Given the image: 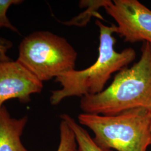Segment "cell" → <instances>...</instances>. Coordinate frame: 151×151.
<instances>
[{"label": "cell", "mask_w": 151, "mask_h": 151, "mask_svg": "<svg viewBox=\"0 0 151 151\" xmlns=\"http://www.w3.org/2000/svg\"><path fill=\"white\" fill-rule=\"evenodd\" d=\"M139 60L119 71L99 93L81 97L83 113L114 115L138 108H151V44L143 42Z\"/></svg>", "instance_id": "cell-1"}, {"label": "cell", "mask_w": 151, "mask_h": 151, "mask_svg": "<svg viewBox=\"0 0 151 151\" xmlns=\"http://www.w3.org/2000/svg\"><path fill=\"white\" fill-rule=\"evenodd\" d=\"M99 29L100 44L96 62L86 69L70 70L55 78L62 88L52 91L50 103L57 105L65 98L82 97L99 93L114 72L120 71L136 58V52L128 48L118 52L114 49L116 25L107 26L100 20L95 22Z\"/></svg>", "instance_id": "cell-2"}, {"label": "cell", "mask_w": 151, "mask_h": 151, "mask_svg": "<svg viewBox=\"0 0 151 151\" xmlns=\"http://www.w3.org/2000/svg\"><path fill=\"white\" fill-rule=\"evenodd\" d=\"M78 120L91 130L93 139L103 148L147 151L151 145L149 109L135 108L114 115L80 114Z\"/></svg>", "instance_id": "cell-3"}, {"label": "cell", "mask_w": 151, "mask_h": 151, "mask_svg": "<svg viewBox=\"0 0 151 151\" xmlns=\"http://www.w3.org/2000/svg\"><path fill=\"white\" fill-rule=\"evenodd\" d=\"M77 58V52L65 38L39 31L22 40L17 60L43 82L75 70Z\"/></svg>", "instance_id": "cell-4"}, {"label": "cell", "mask_w": 151, "mask_h": 151, "mask_svg": "<svg viewBox=\"0 0 151 151\" xmlns=\"http://www.w3.org/2000/svg\"><path fill=\"white\" fill-rule=\"evenodd\" d=\"M116 22L115 33L124 42L151 44V10L137 0H106L103 7Z\"/></svg>", "instance_id": "cell-5"}, {"label": "cell", "mask_w": 151, "mask_h": 151, "mask_svg": "<svg viewBox=\"0 0 151 151\" xmlns=\"http://www.w3.org/2000/svg\"><path fill=\"white\" fill-rule=\"evenodd\" d=\"M43 88V82L18 60L0 61V108L12 99L29 103Z\"/></svg>", "instance_id": "cell-6"}, {"label": "cell", "mask_w": 151, "mask_h": 151, "mask_svg": "<svg viewBox=\"0 0 151 151\" xmlns=\"http://www.w3.org/2000/svg\"><path fill=\"white\" fill-rule=\"evenodd\" d=\"M27 120V116L12 118L4 105L0 108V151H29L21 140Z\"/></svg>", "instance_id": "cell-7"}, {"label": "cell", "mask_w": 151, "mask_h": 151, "mask_svg": "<svg viewBox=\"0 0 151 151\" xmlns=\"http://www.w3.org/2000/svg\"><path fill=\"white\" fill-rule=\"evenodd\" d=\"M60 118L65 120L75 134L77 145L76 151H111L97 145L86 130L83 128L69 115L63 114L60 115Z\"/></svg>", "instance_id": "cell-8"}, {"label": "cell", "mask_w": 151, "mask_h": 151, "mask_svg": "<svg viewBox=\"0 0 151 151\" xmlns=\"http://www.w3.org/2000/svg\"><path fill=\"white\" fill-rule=\"evenodd\" d=\"M60 143L57 151H76L75 135L69 125L61 119L60 125Z\"/></svg>", "instance_id": "cell-9"}, {"label": "cell", "mask_w": 151, "mask_h": 151, "mask_svg": "<svg viewBox=\"0 0 151 151\" xmlns=\"http://www.w3.org/2000/svg\"><path fill=\"white\" fill-rule=\"evenodd\" d=\"M22 2V0H0V29L6 27L14 32L19 33L17 28L10 22L6 12L11 6L19 5Z\"/></svg>", "instance_id": "cell-10"}, {"label": "cell", "mask_w": 151, "mask_h": 151, "mask_svg": "<svg viewBox=\"0 0 151 151\" xmlns=\"http://www.w3.org/2000/svg\"><path fill=\"white\" fill-rule=\"evenodd\" d=\"M12 44L5 39L0 38V61H8L10 59L6 55L7 50L11 48Z\"/></svg>", "instance_id": "cell-11"}, {"label": "cell", "mask_w": 151, "mask_h": 151, "mask_svg": "<svg viewBox=\"0 0 151 151\" xmlns=\"http://www.w3.org/2000/svg\"><path fill=\"white\" fill-rule=\"evenodd\" d=\"M149 110H150V120H151V122H150V130H151V108L149 109Z\"/></svg>", "instance_id": "cell-12"}]
</instances>
